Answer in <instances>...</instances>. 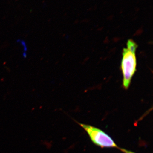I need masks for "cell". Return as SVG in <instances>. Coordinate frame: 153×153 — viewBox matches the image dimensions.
Instances as JSON below:
<instances>
[{
	"mask_svg": "<svg viewBox=\"0 0 153 153\" xmlns=\"http://www.w3.org/2000/svg\"><path fill=\"white\" fill-rule=\"evenodd\" d=\"M137 47L136 43L133 40L129 39L127 43L126 48H124L123 51L121 68L123 75V85L125 89L128 88L132 78L136 71Z\"/></svg>",
	"mask_w": 153,
	"mask_h": 153,
	"instance_id": "obj_1",
	"label": "cell"
},
{
	"mask_svg": "<svg viewBox=\"0 0 153 153\" xmlns=\"http://www.w3.org/2000/svg\"><path fill=\"white\" fill-rule=\"evenodd\" d=\"M121 152H123L124 153H135L131 151H128L123 148H119Z\"/></svg>",
	"mask_w": 153,
	"mask_h": 153,
	"instance_id": "obj_3",
	"label": "cell"
},
{
	"mask_svg": "<svg viewBox=\"0 0 153 153\" xmlns=\"http://www.w3.org/2000/svg\"><path fill=\"white\" fill-rule=\"evenodd\" d=\"M79 124L94 144L101 148H118L113 140L103 131L89 125Z\"/></svg>",
	"mask_w": 153,
	"mask_h": 153,
	"instance_id": "obj_2",
	"label": "cell"
}]
</instances>
